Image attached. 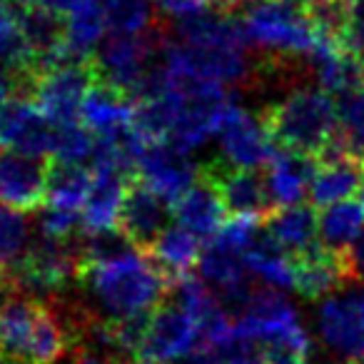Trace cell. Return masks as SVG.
<instances>
[{
  "label": "cell",
  "mask_w": 364,
  "mask_h": 364,
  "mask_svg": "<svg viewBox=\"0 0 364 364\" xmlns=\"http://www.w3.org/2000/svg\"><path fill=\"white\" fill-rule=\"evenodd\" d=\"M90 309H65L33 294L0 297V354L16 364H63L90 329Z\"/></svg>",
  "instance_id": "6da1fadb"
},
{
  "label": "cell",
  "mask_w": 364,
  "mask_h": 364,
  "mask_svg": "<svg viewBox=\"0 0 364 364\" xmlns=\"http://www.w3.org/2000/svg\"><path fill=\"white\" fill-rule=\"evenodd\" d=\"M77 282L97 302L102 319H130L152 314L172 289V282L160 272L145 252H125L105 262L85 267Z\"/></svg>",
  "instance_id": "7a4b0ae2"
},
{
  "label": "cell",
  "mask_w": 364,
  "mask_h": 364,
  "mask_svg": "<svg viewBox=\"0 0 364 364\" xmlns=\"http://www.w3.org/2000/svg\"><path fill=\"white\" fill-rule=\"evenodd\" d=\"M272 145L319 160L342 137V107L322 87H294L259 112Z\"/></svg>",
  "instance_id": "3957f363"
},
{
  "label": "cell",
  "mask_w": 364,
  "mask_h": 364,
  "mask_svg": "<svg viewBox=\"0 0 364 364\" xmlns=\"http://www.w3.org/2000/svg\"><path fill=\"white\" fill-rule=\"evenodd\" d=\"M240 26L250 48L269 53L272 58L307 60L319 46V33L307 11L287 0H259L240 16Z\"/></svg>",
  "instance_id": "277c9868"
},
{
  "label": "cell",
  "mask_w": 364,
  "mask_h": 364,
  "mask_svg": "<svg viewBox=\"0 0 364 364\" xmlns=\"http://www.w3.org/2000/svg\"><path fill=\"white\" fill-rule=\"evenodd\" d=\"M77 242H80V237L68 240V242L41 237L38 242L28 245L21 259L8 272L11 287L23 294L65 292L68 284L77 282V277H80V247H77Z\"/></svg>",
  "instance_id": "5b68a950"
},
{
  "label": "cell",
  "mask_w": 364,
  "mask_h": 364,
  "mask_svg": "<svg viewBox=\"0 0 364 364\" xmlns=\"http://www.w3.org/2000/svg\"><path fill=\"white\" fill-rule=\"evenodd\" d=\"M95 82L97 80L90 68V60H73V58L65 55L43 73H38L31 100L55 125L80 122L85 97Z\"/></svg>",
  "instance_id": "8992f818"
},
{
  "label": "cell",
  "mask_w": 364,
  "mask_h": 364,
  "mask_svg": "<svg viewBox=\"0 0 364 364\" xmlns=\"http://www.w3.org/2000/svg\"><path fill=\"white\" fill-rule=\"evenodd\" d=\"M200 344L195 319L180 302H162L147 317L140 344L132 354V364H175L188 357Z\"/></svg>",
  "instance_id": "52a82bcc"
},
{
  "label": "cell",
  "mask_w": 364,
  "mask_h": 364,
  "mask_svg": "<svg viewBox=\"0 0 364 364\" xmlns=\"http://www.w3.org/2000/svg\"><path fill=\"white\" fill-rule=\"evenodd\" d=\"M198 172L213 182L223 198L225 210L232 218H255L264 223L277 210L269 195L267 177H262L257 170H245L235 167L225 157H213L200 165Z\"/></svg>",
  "instance_id": "ba28073f"
},
{
  "label": "cell",
  "mask_w": 364,
  "mask_h": 364,
  "mask_svg": "<svg viewBox=\"0 0 364 364\" xmlns=\"http://www.w3.org/2000/svg\"><path fill=\"white\" fill-rule=\"evenodd\" d=\"M364 193V157L349 150L342 137L314 165L309 182V203L314 208H332Z\"/></svg>",
  "instance_id": "9c48e42d"
},
{
  "label": "cell",
  "mask_w": 364,
  "mask_h": 364,
  "mask_svg": "<svg viewBox=\"0 0 364 364\" xmlns=\"http://www.w3.org/2000/svg\"><path fill=\"white\" fill-rule=\"evenodd\" d=\"M58 125L31 100L13 97L0 110V145L28 157L50 160L55 152Z\"/></svg>",
  "instance_id": "30bf717a"
},
{
  "label": "cell",
  "mask_w": 364,
  "mask_h": 364,
  "mask_svg": "<svg viewBox=\"0 0 364 364\" xmlns=\"http://www.w3.org/2000/svg\"><path fill=\"white\" fill-rule=\"evenodd\" d=\"M172 208L165 198L147 188L137 175H132L130 185L125 190V198L117 215V232L135 247L137 252H150L162 232L167 230V218Z\"/></svg>",
  "instance_id": "8fae6325"
},
{
  "label": "cell",
  "mask_w": 364,
  "mask_h": 364,
  "mask_svg": "<svg viewBox=\"0 0 364 364\" xmlns=\"http://www.w3.org/2000/svg\"><path fill=\"white\" fill-rule=\"evenodd\" d=\"M48 203V160L0 150V208L26 215Z\"/></svg>",
  "instance_id": "7c38bea8"
},
{
  "label": "cell",
  "mask_w": 364,
  "mask_h": 364,
  "mask_svg": "<svg viewBox=\"0 0 364 364\" xmlns=\"http://www.w3.org/2000/svg\"><path fill=\"white\" fill-rule=\"evenodd\" d=\"M319 334L344 362H364V292L324 299L319 309Z\"/></svg>",
  "instance_id": "4fadbf2b"
},
{
  "label": "cell",
  "mask_w": 364,
  "mask_h": 364,
  "mask_svg": "<svg viewBox=\"0 0 364 364\" xmlns=\"http://www.w3.org/2000/svg\"><path fill=\"white\" fill-rule=\"evenodd\" d=\"M223 155L235 167L245 170H257L259 165H267L274 155L272 140L264 130L262 120L247 112L245 107L230 102L218 127Z\"/></svg>",
  "instance_id": "5bb4252c"
},
{
  "label": "cell",
  "mask_w": 364,
  "mask_h": 364,
  "mask_svg": "<svg viewBox=\"0 0 364 364\" xmlns=\"http://www.w3.org/2000/svg\"><path fill=\"white\" fill-rule=\"evenodd\" d=\"M135 175L167 203H175L198 180V167L167 142H150L135 160Z\"/></svg>",
  "instance_id": "9a60e30c"
},
{
  "label": "cell",
  "mask_w": 364,
  "mask_h": 364,
  "mask_svg": "<svg viewBox=\"0 0 364 364\" xmlns=\"http://www.w3.org/2000/svg\"><path fill=\"white\" fill-rule=\"evenodd\" d=\"M344 284H349L344 255L332 252L324 245H314L307 252L292 255V287L302 299H329Z\"/></svg>",
  "instance_id": "2e32d148"
},
{
  "label": "cell",
  "mask_w": 364,
  "mask_h": 364,
  "mask_svg": "<svg viewBox=\"0 0 364 364\" xmlns=\"http://www.w3.org/2000/svg\"><path fill=\"white\" fill-rule=\"evenodd\" d=\"M177 228L188 230L198 240H215L228 223V210L215 185L198 172L195 185L170 205Z\"/></svg>",
  "instance_id": "e0dca14e"
},
{
  "label": "cell",
  "mask_w": 364,
  "mask_h": 364,
  "mask_svg": "<svg viewBox=\"0 0 364 364\" xmlns=\"http://www.w3.org/2000/svg\"><path fill=\"white\" fill-rule=\"evenodd\" d=\"M95 182L90 198L82 208V232H110L117 230V215L135 172H127L117 165H92Z\"/></svg>",
  "instance_id": "ac0fdd59"
},
{
  "label": "cell",
  "mask_w": 364,
  "mask_h": 364,
  "mask_svg": "<svg viewBox=\"0 0 364 364\" xmlns=\"http://www.w3.org/2000/svg\"><path fill=\"white\" fill-rule=\"evenodd\" d=\"M80 122L97 137H110L135 125V102L120 90L95 82L82 105Z\"/></svg>",
  "instance_id": "d6986e66"
},
{
  "label": "cell",
  "mask_w": 364,
  "mask_h": 364,
  "mask_svg": "<svg viewBox=\"0 0 364 364\" xmlns=\"http://www.w3.org/2000/svg\"><path fill=\"white\" fill-rule=\"evenodd\" d=\"M317 160L297 155V152L279 150L267 162V188L274 208L299 205L304 193H309V182L314 175Z\"/></svg>",
  "instance_id": "ffe728a7"
},
{
  "label": "cell",
  "mask_w": 364,
  "mask_h": 364,
  "mask_svg": "<svg viewBox=\"0 0 364 364\" xmlns=\"http://www.w3.org/2000/svg\"><path fill=\"white\" fill-rule=\"evenodd\" d=\"M267 235L289 255L307 252L317 245L319 237V215L312 203L289 205V208H277L267 220H264Z\"/></svg>",
  "instance_id": "44dd1931"
},
{
  "label": "cell",
  "mask_w": 364,
  "mask_h": 364,
  "mask_svg": "<svg viewBox=\"0 0 364 364\" xmlns=\"http://www.w3.org/2000/svg\"><path fill=\"white\" fill-rule=\"evenodd\" d=\"M95 172L85 162H68L50 157L48 160V203L46 208L82 213L90 198Z\"/></svg>",
  "instance_id": "7402d4cb"
},
{
  "label": "cell",
  "mask_w": 364,
  "mask_h": 364,
  "mask_svg": "<svg viewBox=\"0 0 364 364\" xmlns=\"http://www.w3.org/2000/svg\"><path fill=\"white\" fill-rule=\"evenodd\" d=\"M150 259L172 284L190 277L195 264H200V240L182 228H167L150 247Z\"/></svg>",
  "instance_id": "603a6c76"
},
{
  "label": "cell",
  "mask_w": 364,
  "mask_h": 364,
  "mask_svg": "<svg viewBox=\"0 0 364 364\" xmlns=\"http://www.w3.org/2000/svg\"><path fill=\"white\" fill-rule=\"evenodd\" d=\"M364 228V203L362 200H347V203L324 208L319 215V240L327 250L347 255L354 240L362 235Z\"/></svg>",
  "instance_id": "cb8c5ba5"
},
{
  "label": "cell",
  "mask_w": 364,
  "mask_h": 364,
  "mask_svg": "<svg viewBox=\"0 0 364 364\" xmlns=\"http://www.w3.org/2000/svg\"><path fill=\"white\" fill-rule=\"evenodd\" d=\"M247 269L274 287H292V255L284 252L277 242L264 232H257L252 245L245 252Z\"/></svg>",
  "instance_id": "d4e9b609"
},
{
  "label": "cell",
  "mask_w": 364,
  "mask_h": 364,
  "mask_svg": "<svg viewBox=\"0 0 364 364\" xmlns=\"http://www.w3.org/2000/svg\"><path fill=\"white\" fill-rule=\"evenodd\" d=\"M259 354L264 364H309L312 362V339L307 329L294 319L292 324L259 339Z\"/></svg>",
  "instance_id": "484cf974"
},
{
  "label": "cell",
  "mask_w": 364,
  "mask_h": 364,
  "mask_svg": "<svg viewBox=\"0 0 364 364\" xmlns=\"http://www.w3.org/2000/svg\"><path fill=\"white\" fill-rule=\"evenodd\" d=\"M102 11H105L107 31L110 33H137L150 31L155 23V6L152 0H102Z\"/></svg>",
  "instance_id": "4316f807"
},
{
  "label": "cell",
  "mask_w": 364,
  "mask_h": 364,
  "mask_svg": "<svg viewBox=\"0 0 364 364\" xmlns=\"http://www.w3.org/2000/svg\"><path fill=\"white\" fill-rule=\"evenodd\" d=\"M28 247V225L18 213L0 208V279H6L13 264Z\"/></svg>",
  "instance_id": "83f0119b"
},
{
  "label": "cell",
  "mask_w": 364,
  "mask_h": 364,
  "mask_svg": "<svg viewBox=\"0 0 364 364\" xmlns=\"http://www.w3.org/2000/svg\"><path fill=\"white\" fill-rule=\"evenodd\" d=\"M97 150V137L92 130H87L82 122H68V125H58L55 135V152L53 157L68 162H85L95 157Z\"/></svg>",
  "instance_id": "f1b7e54d"
},
{
  "label": "cell",
  "mask_w": 364,
  "mask_h": 364,
  "mask_svg": "<svg viewBox=\"0 0 364 364\" xmlns=\"http://www.w3.org/2000/svg\"><path fill=\"white\" fill-rule=\"evenodd\" d=\"M208 364H264L262 354H259V344L250 337H242L237 329H235L228 342L215 349H208Z\"/></svg>",
  "instance_id": "f546056e"
},
{
  "label": "cell",
  "mask_w": 364,
  "mask_h": 364,
  "mask_svg": "<svg viewBox=\"0 0 364 364\" xmlns=\"http://www.w3.org/2000/svg\"><path fill=\"white\" fill-rule=\"evenodd\" d=\"M339 46L364 60V0H344V28Z\"/></svg>",
  "instance_id": "4dcf8cb0"
},
{
  "label": "cell",
  "mask_w": 364,
  "mask_h": 364,
  "mask_svg": "<svg viewBox=\"0 0 364 364\" xmlns=\"http://www.w3.org/2000/svg\"><path fill=\"white\" fill-rule=\"evenodd\" d=\"M342 130L349 150L364 157V92L344 100L342 105Z\"/></svg>",
  "instance_id": "1f68e13d"
},
{
  "label": "cell",
  "mask_w": 364,
  "mask_h": 364,
  "mask_svg": "<svg viewBox=\"0 0 364 364\" xmlns=\"http://www.w3.org/2000/svg\"><path fill=\"white\" fill-rule=\"evenodd\" d=\"M152 6L162 16L180 21V18H188L193 13L205 11V8H213V0H152Z\"/></svg>",
  "instance_id": "d6a6232c"
},
{
  "label": "cell",
  "mask_w": 364,
  "mask_h": 364,
  "mask_svg": "<svg viewBox=\"0 0 364 364\" xmlns=\"http://www.w3.org/2000/svg\"><path fill=\"white\" fill-rule=\"evenodd\" d=\"M344 262H347L349 284H364V232L359 235L352 247L347 250Z\"/></svg>",
  "instance_id": "836d02e7"
},
{
  "label": "cell",
  "mask_w": 364,
  "mask_h": 364,
  "mask_svg": "<svg viewBox=\"0 0 364 364\" xmlns=\"http://www.w3.org/2000/svg\"><path fill=\"white\" fill-rule=\"evenodd\" d=\"M18 6H38V8H50V11L60 13V16H68L73 13L82 0H16Z\"/></svg>",
  "instance_id": "e575fe53"
},
{
  "label": "cell",
  "mask_w": 364,
  "mask_h": 364,
  "mask_svg": "<svg viewBox=\"0 0 364 364\" xmlns=\"http://www.w3.org/2000/svg\"><path fill=\"white\" fill-rule=\"evenodd\" d=\"M287 3H292V6L302 8V11H309L312 6H319V3H324V0H287Z\"/></svg>",
  "instance_id": "d590c367"
},
{
  "label": "cell",
  "mask_w": 364,
  "mask_h": 364,
  "mask_svg": "<svg viewBox=\"0 0 364 364\" xmlns=\"http://www.w3.org/2000/svg\"><path fill=\"white\" fill-rule=\"evenodd\" d=\"M77 364H107V362H102V359H95V357H80V362Z\"/></svg>",
  "instance_id": "8d00e7d4"
},
{
  "label": "cell",
  "mask_w": 364,
  "mask_h": 364,
  "mask_svg": "<svg viewBox=\"0 0 364 364\" xmlns=\"http://www.w3.org/2000/svg\"><path fill=\"white\" fill-rule=\"evenodd\" d=\"M8 362V357H3V354H0V364H6Z\"/></svg>",
  "instance_id": "74e56055"
},
{
  "label": "cell",
  "mask_w": 364,
  "mask_h": 364,
  "mask_svg": "<svg viewBox=\"0 0 364 364\" xmlns=\"http://www.w3.org/2000/svg\"><path fill=\"white\" fill-rule=\"evenodd\" d=\"M8 6V0H0V8H6Z\"/></svg>",
  "instance_id": "f35d334b"
}]
</instances>
